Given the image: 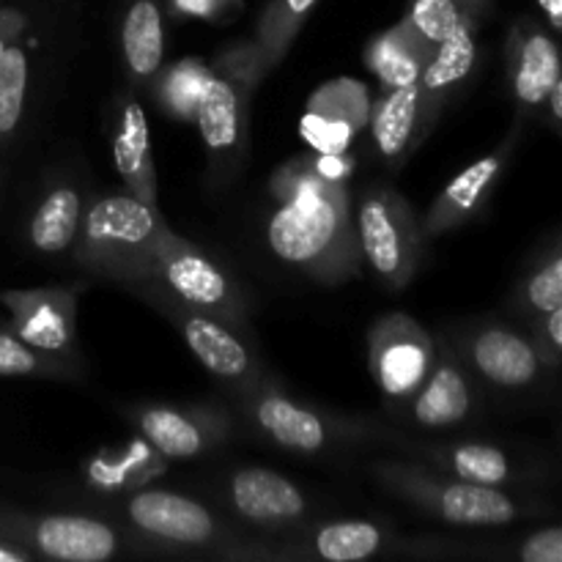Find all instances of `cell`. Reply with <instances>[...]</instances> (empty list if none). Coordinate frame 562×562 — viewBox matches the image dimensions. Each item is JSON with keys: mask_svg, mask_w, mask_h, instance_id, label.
<instances>
[{"mask_svg": "<svg viewBox=\"0 0 562 562\" xmlns=\"http://www.w3.org/2000/svg\"><path fill=\"white\" fill-rule=\"evenodd\" d=\"M423 47H428V44H423L420 36L409 25H401L395 31L384 33V36L373 38L366 60L373 75L387 88L415 86L420 80L423 64H426Z\"/></svg>", "mask_w": 562, "mask_h": 562, "instance_id": "obj_17", "label": "cell"}, {"mask_svg": "<svg viewBox=\"0 0 562 562\" xmlns=\"http://www.w3.org/2000/svg\"><path fill=\"white\" fill-rule=\"evenodd\" d=\"M179 324L192 355L203 362L209 373L231 379V382L247 376L250 355L241 346V340L234 333H228L223 324L214 322L212 316H203V313H184Z\"/></svg>", "mask_w": 562, "mask_h": 562, "instance_id": "obj_12", "label": "cell"}, {"mask_svg": "<svg viewBox=\"0 0 562 562\" xmlns=\"http://www.w3.org/2000/svg\"><path fill=\"white\" fill-rule=\"evenodd\" d=\"M157 209L135 195H108L93 203L82 223L88 256L108 267H154L165 239Z\"/></svg>", "mask_w": 562, "mask_h": 562, "instance_id": "obj_2", "label": "cell"}, {"mask_svg": "<svg viewBox=\"0 0 562 562\" xmlns=\"http://www.w3.org/2000/svg\"><path fill=\"white\" fill-rule=\"evenodd\" d=\"M547 102L552 104V113H554V119H562V80H558L552 86V91H549V97H547Z\"/></svg>", "mask_w": 562, "mask_h": 562, "instance_id": "obj_38", "label": "cell"}, {"mask_svg": "<svg viewBox=\"0 0 562 562\" xmlns=\"http://www.w3.org/2000/svg\"><path fill=\"white\" fill-rule=\"evenodd\" d=\"M313 170H316L322 179L340 184V181L349 176L351 168H349V162H344V154H318V159L313 162Z\"/></svg>", "mask_w": 562, "mask_h": 562, "instance_id": "obj_35", "label": "cell"}, {"mask_svg": "<svg viewBox=\"0 0 562 562\" xmlns=\"http://www.w3.org/2000/svg\"><path fill=\"white\" fill-rule=\"evenodd\" d=\"M464 22L461 0H412L406 25L420 36L423 44L437 47L442 38H448Z\"/></svg>", "mask_w": 562, "mask_h": 562, "instance_id": "obj_29", "label": "cell"}, {"mask_svg": "<svg viewBox=\"0 0 562 562\" xmlns=\"http://www.w3.org/2000/svg\"><path fill=\"white\" fill-rule=\"evenodd\" d=\"M140 428L148 442L168 459H195L203 450V434L195 423L176 409H148L140 415Z\"/></svg>", "mask_w": 562, "mask_h": 562, "instance_id": "obj_24", "label": "cell"}, {"mask_svg": "<svg viewBox=\"0 0 562 562\" xmlns=\"http://www.w3.org/2000/svg\"><path fill=\"white\" fill-rule=\"evenodd\" d=\"M420 108L423 99L417 82L415 86L390 88V93L382 99L376 115H373V137H376V146L384 157H398L409 146Z\"/></svg>", "mask_w": 562, "mask_h": 562, "instance_id": "obj_23", "label": "cell"}, {"mask_svg": "<svg viewBox=\"0 0 562 562\" xmlns=\"http://www.w3.org/2000/svg\"><path fill=\"white\" fill-rule=\"evenodd\" d=\"M431 346L412 324H390L384 338L373 346V371L379 384L393 398H406L415 393L428 376Z\"/></svg>", "mask_w": 562, "mask_h": 562, "instance_id": "obj_7", "label": "cell"}, {"mask_svg": "<svg viewBox=\"0 0 562 562\" xmlns=\"http://www.w3.org/2000/svg\"><path fill=\"white\" fill-rule=\"evenodd\" d=\"M154 269H159L170 291L181 296L187 305L201 307V311H225L228 307V278L220 272L217 263L209 261L195 247H187L165 236L157 258H154Z\"/></svg>", "mask_w": 562, "mask_h": 562, "instance_id": "obj_4", "label": "cell"}, {"mask_svg": "<svg viewBox=\"0 0 562 562\" xmlns=\"http://www.w3.org/2000/svg\"><path fill=\"white\" fill-rule=\"evenodd\" d=\"M379 547H382V532L368 521H338L318 530L316 536V552L333 562L366 560L376 554Z\"/></svg>", "mask_w": 562, "mask_h": 562, "instance_id": "obj_26", "label": "cell"}, {"mask_svg": "<svg viewBox=\"0 0 562 562\" xmlns=\"http://www.w3.org/2000/svg\"><path fill=\"white\" fill-rule=\"evenodd\" d=\"M420 395L415 401V417L423 426H453V423L464 420L467 412H470V387H467L459 368H453L450 362H445L431 376H426V384H420Z\"/></svg>", "mask_w": 562, "mask_h": 562, "instance_id": "obj_18", "label": "cell"}, {"mask_svg": "<svg viewBox=\"0 0 562 562\" xmlns=\"http://www.w3.org/2000/svg\"><path fill=\"white\" fill-rule=\"evenodd\" d=\"M27 554L16 552V549H5L0 547V562H25Z\"/></svg>", "mask_w": 562, "mask_h": 562, "instance_id": "obj_39", "label": "cell"}, {"mask_svg": "<svg viewBox=\"0 0 562 562\" xmlns=\"http://www.w3.org/2000/svg\"><path fill=\"white\" fill-rule=\"evenodd\" d=\"M289 190H280V206L269 217L267 241L280 261L305 269H327L346 256L349 209L344 187L322 179L316 170L285 173Z\"/></svg>", "mask_w": 562, "mask_h": 562, "instance_id": "obj_1", "label": "cell"}, {"mask_svg": "<svg viewBox=\"0 0 562 562\" xmlns=\"http://www.w3.org/2000/svg\"><path fill=\"white\" fill-rule=\"evenodd\" d=\"M560 80L558 44L547 33H530L519 47L514 71V91L525 104L547 102L549 91Z\"/></svg>", "mask_w": 562, "mask_h": 562, "instance_id": "obj_22", "label": "cell"}, {"mask_svg": "<svg viewBox=\"0 0 562 562\" xmlns=\"http://www.w3.org/2000/svg\"><path fill=\"white\" fill-rule=\"evenodd\" d=\"M527 296H530V305L536 311L549 313L562 307V258L554 256L541 272H536V278L530 280V289H527Z\"/></svg>", "mask_w": 562, "mask_h": 562, "instance_id": "obj_32", "label": "cell"}, {"mask_svg": "<svg viewBox=\"0 0 562 562\" xmlns=\"http://www.w3.org/2000/svg\"><path fill=\"white\" fill-rule=\"evenodd\" d=\"M521 560L525 562H562V530L560 527H549L532 536L521 549Z\"/></svg>", "mask_w": 562, "mask_h": 562, "instance_id": "obj_34", "label": "cell"}, {"mask_svg": "<svg viewBox=\"0 0 562 562\" xmlns=\"http://www.w3.org/2000/svg\"><path fill=\"white\" fill-rule=\"evenodd\" d=\"M16 307V329L25 344L36 349H60L69 340V318L60 313L58 302H49L47 296H16L9 300Z\"/></svg>", "mask_w": 562, "mask_h": 562, "instance_id": "obj_25", "label": "cell"}, {"mask_svg": "<svg viewBox=\"0 0 562 562\" xmlns=\"http://www.w3.org/2000/svg\"><path fill=\"white\" fill-rule=\"evenodd\" d=\"M130 519L140 530L173 543H206L214 519L195 499L173 492H143L130 499Z\"/></svg>", "mask_w": 562, "mask_h": 562, "instance_id": "obj_6", "label": "cell"}, {"mask_svg": "<svg viewBox=\"0 0 562 562\" xmlns=\"http://www.w3.org/2000/svg\"><path fill=\"white\" fill-rule=\"evenodd\" d=\"M27 91V58L20 47L0 49V137L11 135L22 119Z\"/></svg>", "mask_w": 562, "mask_h": 562, "instance_id": "obj_27", "label": "cell"}, {"mask_svg": "<svg viewBox=\"0 0 562 562\" xmlns=\"http://www.w3.org/2000/svg\"><path fill=\"white\" fill-rule=\"evenodd\" d=\"M366 113L368 104L362 88L346 80L335 82L313 97L311 108L302 115L300 132L307 146L316 148L318 154H344L366 121Z\"/></svg>", "mask_w": 562, "mask_h": 562, "instance_id": "obj_5", "label": "cell"}, {"mask_svg": "<svg viewBox=\"0 0 562 562\" xmlns=\"http://www.w3.org/2000/svg\"><path fill=\"white\" fill-rule=\"evenodd\" d=\"M472 360L488 382L503 387H525L538 376L541 366L536 346L510 329H486L477 335Z\"/></svg>", "mask_w": 562, "mask_h": 562, "instance_id": "obj_11", "label": "cell"}, {"mask_svg": "<svg viewBox=\"0 0 562 562\" xmlns=\"http://www.w3.org/2000/svg\"><path fill=\"white\" fill-rule=\"evenodd\" d=\"M472 66H475V38H472L470 22H464L448 38H442L434 49L431 60L423 64L420 80H417L420 99L439 97L448 88H453L456 82L470 75Z\"/></svg>", "mask_w": 562, "mask_h": 562, "instance_id": "obj_20", "label": "cell"}, {"mask_svg": "<svg viewBox=\"0 0 562 562\" xmlns=\"http://www.w3.org/2000/svg\"><path fill=\"white\" fill-rule=\"evenodd\" d=\"M357 234L373 272L390 285H404L417 263L415 220L406 203L393 192H373L360 203Z\"/></svg>", "mask_w": 562, "mask_h": 562, "instance_id": "obj_3", "label": "cell"}, {"mask_svg": "<svg viewBox=\"0 0 562 562\" xmlns=\"http://www.w3.org/2000/svg\"><path fill=\"white\" fill-rule=\"evenodd\" d=\"M536 3L547 11V16H549V22H552L554 31H560L562 27V0H536Z\"/></svg>", "mask_w": 562, "mask_h": 562, "instance_id": "obj_37", "label": "cell"}, {"mask_svg": "<svg viewBox=\"0 0 562 562\" xmlns=\"http://www.w3.org/2000/svg\"><path fill=\"white\" fill-rule=\"evenodd\" d=\"M313 5H316V0H274L267 20H263V36H267L269 47H274L280 53Z\"/></svg>", "mask_w": 562, "mask_h": 562, "instance_id": "obj_31", "label": "cell"}, {"mask_svg": "<svg viewBox=\"0 0 562 562\" xmlns=\"http://www.w3.org/2000/svg\"><path fill=\"white\" fill-rule=\"evenodd\" d=\"M113 157L121 179L130 187V195L157 209V173L151 159V135L148 119L137 102L121 108L119 130L113 137Z\"/></svg>", "mask_w": 562, "mask_h": 562, "instance_id": "obj_10", "label": "cell"}, {"mask_svg": "<svg viewBox=\"0 0 562 562\" xmlns=\"http://www.w3.org/2000/svg\"><path fill=\"white\" fill-rule=\"evenodd\" d=\"M124 58L137 77H151L162 66L165 36L162 14L154 0H135L121 27Z\"/></svg>", "mask_w": 562, "mask_h": 562, "instance_id": "obj_19", "label": "cell"}, {"mask_svg": "<svg viewBox=\"0 0 562 562\" xmlns=\"http://www.w3.org/2000/svg\"><path fill=\"white\" fill-rule=\"evenodd\" d=\"M503 165H505V151H499V154H488V157L477 159V162H472L470 168L461 170V173L445 187L437 206L431 209V217H428V234H439V231L461 223L467 214L475 212L477 203H481L483 195L488 192V187L497 181Z\"/></svg>", "mask_w": 562, "mask_h": 562, "instance_id": "obj_14", "label": "cell"}, {"mask_svg": "<svg viewBox=\"0 0 562 562\" xmlns=\"http://www.w3.org/2000/svg\"><path fill=\"white\" fill-rule=\"evenodd\" d=\"M256 417L263 431L278 445L302 453H316L327 445V428L313 412L283 395H267L258 401Z\"/></svg>", "mask_w": 562, "mask_h": 562, "instance_id": "obj_15", "label": "cell"}, {"mask_svg": "<svg viewBox=\"0 0 562 562\" xmlns=\"http://www.w3.org/2000/svg\"><path fill=\"white\" fill-rule=\"evenodd\" d=\"M450 467L459 481L483 483V486H499L510 477L508 459L503 450L492 448V445H461L450 456Z\"/></svg>", "mask_w": 562, "mask_h": 562, "instance_id": "obj_28", "label": "cell"}, {"mask_svg": "<svg viewBox=\"0 0 562 562\" xmlns=\"http://www.w3.org/2000/svg\"><path fill=\"white\" fill-rule=\"evenodd\" d=\"M231 499L241 516L258 525H283L305 514V497L300 488L261 467L236 472L231 481Z\"/></svg>", "mask_w": 562, "mask_h": 562, "instance_id": "obj_8", "label": "cell"}, {"mask_svg": "<svg viewBox=\"0 0 562 562\" xmlns=\"http://www.w3.org/2000/svg\"><path fill=\"white\" fill-rule=\"evenodd\" d=\"M439 516L461 527H499L516 519V505L497 486L483 483H450L437 494Z\"/></svg>", "mask_w": 562, "mask_h": 562, "instance_id": "obj_13", "label": "cell"}, {"mask_svg": "<svg viewBox=\"0 0 562 562\" xmlns=\"http://www.w3.org/2000/svg\"><path fill=\"white\" fill-rule=\"evenodd\" d=\"M82 201L71 187H58L38 203L31 220V241L42 252H60L75 241Z\"/></svg>", "mask_w": 562, "mask_h": 562, "instance_id": "obj_21", "label": "cell"}, {"mask_svg": "<svg viewBox=\"0 0 562 562\" xmlns=\"http://www.w3.org/2000/svg\"><path fill=\"white\" fill-rule=\"evenodd\" d=\"M212 71L201 64V60H181L173 69L168 71L162 86L165 104L170 108V113H176L179 119H190L195 113L198 97H201L203 86L209 82Z\"/></svg>", "mask_w": 562, "mask_h": 562, "instance_id": "obj_30", "label": "cell"}, {"mask_svg": "<svg viewBox=\"0 0 562 562\" xmlns=\"http://www.w3.org/2000/svg\"><path fill=\"white\" fill-rule=\"evenodd\" d=\"M195 121L203 143L212 154L234 151L241 132V104L239 93L228 80L209 77L195 104Z\"/></svg>", "mask_w": 562, "mask_h": 562, "instance_id": "obj_16", "label": "cell"}, {"mask_svg": "<svg viewBox=\"0 0 562 562\" xmlns=\"http://www.w3.org/2000/svg\"><path fill=\"white\" fill-rule=\"evenodd\" d=\"M543 316H547L549 344H552V349H560V346H562V307H558V311L543 313Z\"/></svg>", "mask_w": 562, "mask_h": 562, "instance_id": "obj_36", "label": "cell"}, {"mask_svg": "<svg viewBox=\"0 0 562 562\" xmlns=\"http://www.w3.org/2000/svg\"><path fill=\"white\" fill-rule=\"evenodd\" d=\"M38 366L42 360L25 340L0 333V376H27L38 371Z\"/></svg>", "mask_w": 562, "mask_h": 562, "instance_id": "obj_33", "label": "cell"}, {"mask_svg": "<svg viewBox=\"0 0 562 562\" xmlns=\"http://www.w3.org/2000/svg\"><path fill=\"white\" fill-rule=\"evenodd\" d=\"M38 552L64 562H102L119 549V538L108 525L88 516H47L33 530Z\"/></svg>", "mask_w": 562, "mask_h": 562, "instance_id": "obj_9", "label": "cell"}]
</instances>
